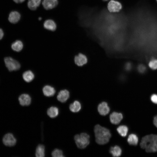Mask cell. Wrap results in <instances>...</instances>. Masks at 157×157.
I'll list each match as a JSON object with an SVG mask.
<instances>
[{
  "mask_svg": "<svg viewBox=\"0 0 157 157\" xmlns=\"http://www.w3.org/2000/svg\"><path fill=\"white\" fill-rule=\"evenodd\" d=\"M156 2L157 3V0H156Z\"/></svg>",
  "mask_w": 157,
  "mask_h": 157,
  "instance_id": "35",
  "label": "cell"
},
{
  "mask_svg": "<svg viewBox=\"0 0 157 157\" xmlns=\"http://www.w3.org/2000/svg\"><path fill=\"white\" fill-rule=\"evenodd\" d=\"M94 131L95 141L97 143L103 145L109 142L111 137V134L109 129L97 124L94 126Z\"/></svg>",
  "mask_w": 157,
  "mask_h": 157,
  "instance_id": "2",
  "label": "cell"
},
{
  "mask_svg": "<svg viewBox=\"0 0 157 157\" xmlns=\"http://www.w3.org/2000/svg\"><path fill=\"white\" fill-rule=\"evenodd\" d=\"M51 155L53 157H64L62 151L58 149L53 150L51 153Z\"/></svg>",
  "mask_w": 157,
  "mask_h": 157,
  "instance_id": "26",
  "label": "cell"
},
{
  "mask_svg": "<svg viewBox=\"0 0 157 157\" xmlns=\"http://www.w3.org/2000/svg\"><path fill=\"white\" fill-rule=\"evenodd\" d=\"M35 155L37 157H43L45 156V147L43 145L39 144L37 146Z\"/></svg>",
  "mask_w": 157,
  "mask_h": 157,
  "instance_id": "23",
  "label": "cell"
},
{
  "mask_svg": "<svg viewBox=\"0 0 157 157\" xmlns=\"http://www.w3.org/2000/svg\"><path fill=\"white\" fill-rule=\"evenodd\" d=\"M145 67L142 65H139L138 67V71L140 73H143L146 70Z\"/></svg>",
  "mask_w": 157,
  "mask_h": 157,
  "instance_id": "28",
  "label": "cell"
},
{
  "mask_svg": "<svg viewBox=\"0 0 157 157\" xmlns=\"http://www.w3.org/2000/svg\"><path fill=\"white\" fill-rule=\"evenodd\" d=\"M104 1H107L108 0H103Z\"/></svg>",
  "mask_w": 157,
  "mask_h": 157,
  "instance_id": "34",
  "label": "cell"
},
{
  "mask_svg": "<svg viewBox=\"0 0 157 157\" xmlns=\"http://www.w3.org/2000/svg\"><path fill=\"white\" fill-rule=\"evenodd\" d=\"M142 149L148 153L157 152V135L150 134L144 136L140 144Z\"/></svg>",
  "mask_w": 157,
  "mask_h": 157,
  "instance_id": "1",
  "label": "cell"
},
{
  "mask_svg": "<svg viewBox=\"0 0 157 157\" xmlns=\"http://www.w3.org/2000/svg\"><path fill=\"white\" fill-rule=\"evenodd\" d=\"M69 97V93L67 90H62L58 93L57 96V99L59 101L64 103L66 102Z\"/></svg>",
  "mask_w": 157,
  "mask_h": 157,
  "instance_id": "12",
  "label": "cell"
},
{
  "mask_svg": "<svg viewBox=\"0 0 157 157\" xmlns=\"http://www.w3.org/2000/svg\"><path fill=\"white\" fill-rule=\"evenodd\" d=\"M23 44L22 42L19 40H17L13 42L11 45L10 48L14 51L19 52L23 49Z\"/></svg>",
  "mask_w": 157,
  "mask_h": 157,
  "instance_id": "14",
  "label": "cell"
},
{
  "mask_svg": "<svg viewBox=\"0 0 157 157\" xmlns=\"http://www.w3.org/2000/svg\"><path fill=\"white\" fill-rule=\"evenodd\" d=\"M58 3V0H43L42 4L45 9L49 10L55 7Z\"/></svg>",
  "mask_w": 157,
  "mask_h": 157,
  "instance_id": "11",
  "label": "cell"
},
{
  "mask_svg": "<svg viewBox=\"0 0 157 157\" xmlns=\"http://www.w3.org/2000/svg\"><path fill=\"white\" fill-rule=\"evenodd\" d=\"M42 91L44 95L48 97L53 96L56 92L54 88L49 85L45 86L43 88Z\"/></svg>",
  "mask_w": 157,
  "mask_h": 157,
  "instance_id": "16",
  "label": "cell"
},
{
  "mask_svg": "<svg viewBox=\"0 0 157 157\" xmlns=\"http://www.w3.org/2000/svg\"><path fill=\"white\" fill-rule=\"evenodd\" d=\"M15 3H22L25 0H13Z\"/></svg>",
  "mask_w": 157,
  "mask_h": 157,
  "instance_id": "32",
  "label": "cell"
},
{
  "mask_svg": "<svg viewBox=\"0 0 157 157\" xmlns=\"http://www.w3.org/2000/svg\"><path fill=\"white\" fill-rule=\"evenodd\" d=\"M128 143L132 145H136L138 143V138L137 135L134 134H130L127 139Z\"/></svg>",
  "mask_w": 157,
  "mask_h": 157,
  "instance_id": "21",
  "label": "cell"
},
{
  "mask_svg": "<svg viewBox=\"0 0 157 157\" xmlns=\"http://www.w3.org/2000/svg\"><path fill=\"white\" fill-rule=\"evenodd\" d=\"M4 62L6 67L10 72L17 71L20 68L21 65L19 62L11 56L5 57Z\"/></svg>",
  "mask_w": 157,
  "mask_h": 157,
  "instance_id": "3",
  "label": "cell"
},
{
  "mask_svg": "<svg viewBox=\"0 0 157 157\" xmlns=\"http://www.w3.org/2000/svg\"><path fill=\"white\" fill-rule=\"evenodd\" d=\"M47 113L50 117L52 118H54L58 115L59 110L57 107L52 106L48 109Z\"/></svg>",
  "mask_w": 157,
  "mask_h": 157,
  "instance_id": "22",
  "label": "cell"
},
{
  "mask_svg": "<svg viewBox=\"0 0 157 157\" xmlns=\"http://www.w3.org/2000/svg\"><path fill=\"white\" fill-rule=\"evenodd\" d=\"M39 20H40L42 19V18L41 17H39L38 18Z\"/></svg>",
  "mask_w": 157,
  "mask_h": 157,
  "instance_id": "33",
  "label": "cell"
},
{
  "mask_svg": "<svg viewBox=\"0 0 157 157\" xmlns=\"http://www.w3.org/2000/svg\"><path fill=\"white\" fill-rule=\"evenodd\" d=\"M74 139L77 147L81 149L85 148L90 143V136L85 133L76 135Z\"/></svg>",
  "mask_w": 157,
  "mask_h": 157,
  "instance_id": "4",
  "label": "cell"
},
{
  "mask_svg": "<svg viewBox=\"0 0 157 157\" xmlns=\"http://www.w3.org/2000/svg\"><path fill=\"white\" fill-rule=\"evenodd\" d=\"M41 0H28L27 6L31 10H35L40 6Z\"/></svg>",
  "mask_w": 157,
  "mask_h": 157,
  "instance_id": "17",
  "label": "cell"
},
{
  "mask_svg": "<svg viewBox=\"0 0 157 157\" xmlns=\"http://www.w3.org/2000/svg\"><path fill=\"white\" fill-rule=\"evenodd\" d=\"M3 144L7 147H11L15 145L17 140L13 134L8 133L5 134L2 138Z\"/></svg>",
  "mask_w": 157,
  "mask_h": 157,
  "instance_id": "5",
  "label": "cell"
},
{
  "mask_svg": "<svg viewBox=\"0 0 157 157\" xmlns=\"http://www.w3.org/2000/svg\"><path fill=\"white\" fill-rule=\"evenodd\" d=\"M18 101L21 106H28L31 103V98L28 94H23L19 96L18 97Z\"/></svg>",
  "mask_w": 157,
  "mask_h": 157,
  "instance_id": "9",
  "label": "cell"
},
{
  "mask_svg": "<svg viewBox=\"0 0 157 157\" xmlns=\"http://www.w3.org/2000/svg\"><path fill=\"white\" fill-rule=\"evenodd\" d=\"M20 17L21 15L19 12L17 11H13L10 13L8 20L10 22L15 24L19 21Z\"/></svg>",
  "mask_w": 157,
  "mask_h": 157,
  "instance_id": "15",
  "label": "cell"
},
{
  "mask_svg": "<svg viewBox=\"0 0 157 157\" xmlns=\"http://www.w3.org/2000/svg\"><path fill=\"white\" fill-rule=\"evenodd\" d=\"M74 61L77 66H82L87 63L88 58L85 55L79 53L75 57Z\"/></svg>",
  "mask_w": 157,
  "mask_h": 157,
  "instance_id": "7",
  "label": "cell"
},
{
  "mask_svg": "<svg viewBox=\"0 0 157 157\" xmlns=\"http://www.w3.org/2000/svg\"><path fill=\"white\" fill-rule=\"evenodd\" d=\"M69 108L70 111L73 112H78L81 109V104L78 101H75L70 105Z\"/></svg>",
  "mask_w": 157,
  "mask_h": 157,
  "instance_id": "20",
  "label": "cell"
},
{
  "mask_svg": "<svg viewBox=\"0 0 157 157\" xmlns=\"http://www.w3.org/2000/svg\"><path fill=\"white\" fill-rule=\"evenodd\" d=\"M110 152L114 157H119L122 154V150L119 147L116 145L110 148Z\"/></svg>",
  "mask_w": 157,
  "mask_h": 157,
  "instance_id": "19",
  "label": "cell"
},
{
  "mask_svg": "<svg viewBox=\"0 0 157 157\" xmlns=\"http://www.w3.org/2000/svg\"><path fill=\"white\" fill-rule=\"evenodd\" d=\"M3 32L1 29L0 28V40L3 38Z\"/></svg>",
  "mask_w": 157,
  "mask_h": 157,
  "instance_id": "31",
  "label": "cell"
},
{
  "mask_svg": "<svg viewBox=\"0 0 157 157\" xmlns=\"http://www.w3.org/2000/svg\"><path fill=\"white\" fill-rule=\"evenodd\" d=\"M153 123L154 126L157 128V115L155 116L154 118Z\"/></svg>",
  "mask_w": 157,
  "mask_h": 157,
  "instance_id": "30",
  "label": "cell"
},
{
  "mask_svg": "<svg viewBox=\"0 0 157 157\" xmlns=\"http://www.w3.org/2000/svg\"><path fill=\"white\" fill-rule=\"evenodd\" d=\"M150 100L153 103L157 104V94H152L150 97Z\"/></svg>",
  "mask_w": 157,
  "mask_h": 157,
  "instance_id": "27",
  "label": "cell"
},
{
  "mask_svg": "<svg viewBox=\"0 0 157 157\" xmlns=\"http://www.w3.org/2000/svg\"><path fill=\"white\" fill-rule=\"evenodd\" d=\"M109 118L110 122L112 124L117 125L122 120L123 116L121 113L115 112L110 115Z\"/></svg>",
  "mask_w": 157,
  "mask_h": 157,
  "instance_id": "8",
  "label": "cell"
},
{
  "mask_svg": "<svg viewBox=\"0 0 157 157\" xmlns=\"http://www.w3.org/2000/svg\"><path fill=\"white\" fill-rule=\"evenodd\" d=\"M148 66L153 70L157 69V59H153L151 60L148 63Z\"/></svg>",
  "mask_w": 157,
  "mask_h": 157,
  "instance_id": "25",
  "label": "cell"
},
{
  "mask_svg": "<svg viewBox=\"0 0 157 157\" xmlns=\"http://www.w3.org/2000/svg\"><path fill=\"white\" fill-rule=\"evenodd\" d=\"M122 8V6L121 3L116 0H111L108 4V10L111 13L119 12Z\"/></svg>",
  "mask_w": 157,
  "mask_h": 157,
  "instance_id": "6",
  "label": "cell"
},
{
  "mask_svg": "<svg viewBox=\"0 0 157 157\" xmlns=\"http://www.w3.org/2000/svg\"><path fill=\"white\" fill-rule=\"evenodd\" d=\"M98 111L101 115L105 116L108 114L110 112V108L108 104L105 102H103L98 106Z\"/></svg>",
  "mask_w": 157,
  "mask_h": 157,
  "instance_id": "10",
  "label": "cell"
},
{
  "mask_svg": "<svg viewBox=\"0 0 157 157\" xmlns=\"http://www.w3.org/2000/svg\"><path fill=\"white\" fill-rule=\"evenodd\" d=\"M34 75L33 72L30 70L25 72L22 74V78L24 80L27 82H30L34 79Z\"/></svg>",
  "mask_w": 157,
  "mask_h": 157,
  "instance_id": "18",
  "label": "cell"
},
{
  "mask_svg": "<svg viewBox=\"0 0 157 157\" xmlns=\"http://www.w3.org/2000/svg\"><path fill=\"white\" fill-rule=\"evenodd\" d=\"M117 131L119 134L122 137L126 136L128 131V127L124 125L119 126L117 129Z\"/></svg>",
  "mask_w": 157,
  "mask_h": 157,
  "instance_id": "24",
  "label": "cell"
},
{
  "mask_svg": "<svg viewBox=\"0 0 157 157\" xmlns=\"http://www.w3.org/2000/svg\"><path fill=\"white\" fill-rule=\"evenodd\" d=\"M131 64L129 62L126 63L125 65V68L127 71L130 70L131 68Z\"/></svg>",
  "mask_w": 157,
  "mask_h": 157,
  "instance_id": "29",
  "label": "cell"
},
{
  "mask_svg": "<svg viewBox=\"0 0 157 157\" xmlns=\"http://www.w3.org/2000/svg\"><path fill=\"white\" fill-rule=\"evenodd\" d=\"M43 26L45 29L51 31H55L57 27L55 22L51 19L46 20L44 23Z\"/></svg>",
  "mask_w": 157,
  "mask_h": 157,
  "instance_id": "13",
  "label": "cell"
}]
</instances>
